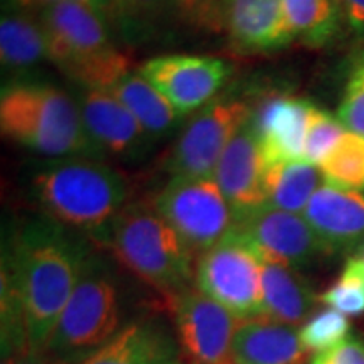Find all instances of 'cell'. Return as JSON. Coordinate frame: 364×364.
<instances>
[{
	"instance_id": "1",
	"label": "cell",
	"mask_w": 364,
	"mask_h": 364,
	"mask_svg": "<svg viewBox=\"0 0 364 364\" xmlns=\"http://www.w3.org/2000/svg\"><path fill=\"white\" fill-rule=\"evenodd\" d=\"M91 253L88 238L46 216L27 221L7 245L11 273L24 312L26 351L43 353Z\"/></svg>"
},
{
	"instance_id": "2",
	"label": "cell",
	"mask_w": 364,
	"mask_h": 364,
	"mask_svg": "<svg viewBox=\"0 0 364 364\" xmlns=\"http://www.w3.org/2000/svg\"><path fill=\"white\" fill-rule=\"evenodd\" d=\"M29 193L41 215L95 240L130 203V182L110 164L91 157L41 161Z\"/></svg>"
},
{
	"instance_id": "3",
	"label": "cell",
	"mask_w": 364,
	"mask_h": 364,
	"mask_svg": "<svg viewBox=\"0 0 364 364\" xmlns=\"http://www.w3.org/2000/svg\"><path fill=\"white\" fill-rule=\"evenodd\" d=\"M0 130L11 142L38 156L100 159L76 98L48 81L14 80L4 86Z\"/></svg>"
},
{
	"instance_id": "4",
	"label": "cell",
	"mask_w": 364,
	"mask_h": 364,
	"mask_svg": "<svg viewBox=\"0 0 364 364\" xmlns=\"http://www.w3.org/2000/svg\"><path fill=\"white\" fill-rule=\"evenodd\" d=\"M91 241L169 300L193 287L196 258L152 201H130Z\"/></svg>"
},
{
	"instance_id": "5",
	"label": "cell",
	"mask_w": 364,
	"mask_h": 364,
	"mask_svg": "<svg viewBox=\"0 0 364 364\" xmlns=\"http://www.w3.org/2000/svg\"><path fill=\"white\" fill-rule=\"evenodd\" d=\"M38 14L48 63L76 88L110 90L130 71V59L113 43L110 21L83 4L63 2Z\"/></svg>"
},
{
	"instance_id": "6",
	"label": "cell",
	"mask_w": 364,
	"mask_h": 364,
	"mask_svg": "<svg viewBox=\"0 0 364 364\" xmlns=\"http://www.w3.org/2000/svg\"><path fill=\"white\" fill-rule=\"evenodd\" d=\"M122 321L124 306L115 270L91 250L43 354L53 364H80L125 326Z\"/></svg>"
},
{
	"instance_id": "7",
	"label": "cell",
	"mask_w": 364,
	"mask_h": 364,
	"mask_svg": "<svg viewBox=\"0 0 364 364\" xmlns=\"http://www.w3.org/2000/svg\"><path fill=\"white\" fill-rule=\"evenodd\" d=\"M152 203L194 258L235 228L233 208L213 177H172Z\"/></svg>"
},
{
	"instance_id": "8",
	"label": "cell",
	"mask_w": 364,
	"mask_h": 364,
	"mask_svg": "<svg viewBox=\"0 0 364 364\" xmlns=\"http://www.w3.org/2000/svg\"><path fill=\"white\" fill-rule=\"evenodd\" d=\"M194 284L240 321L263 316L262 260L235 230L198 257Z\"/></svg>"
},
{
	"instance_id": "9",
	"label": "cell",
	"mask_w": 364,
	"mask_h": 364,
	"mask_svg": "<svg viewBox=\"0 0 364 364\" xmlns=\"http://www.w3.org/2000/svg\"><path fill=\"white\" fill-rule=\"evenodd\" d=\"M250 117L252 110L241 100L216 97L182 127L167 157V172L172 177H213L228 144Z\"/></svg>"
},
{
	"instance_id": "10",
	"label": "cell",
	"mask_w": 364,
	"mask_h": 364,
	"mask_svg": "<svg viewBox=\"0 0 364 364\" xmlns=\"http://www.w3.org/2000/svg\"><path fill=\"white\" fill-rule=\"evenodd\" d=\"M171 312L182 364H233L231 344L240 318L198 287L174 295Z\"/></svg>"
},
{
	"instance_id": "11",
	"label": "cell",
	"mask_w": 364,
	"mask_h": 364,
	"mask_svg": "<svg viewBox=\"0 0 364 364\" xmlns=\"http://www.w3.org/2000/svg\"><path fill=\"white\" fill-rule=\"evenodd\" d=\"M139 73L186 117L220 97L231 76V66L221 58L166 54L147 59Z\"/></svg>"
},
{
	"instance_id": "12",
	"label": "cell",
	"mask_w": 364,
	"mask_h": 364,
	"mask_svg": "<svg viewBox=\"0 0 364 364\" xmlns=\"http://www.w3.org/2000/svg\"><path fill=\"white\" fill-rule=\"evenodd\" d=\"M233 230L260 258L282 262L299 272L327 255L306 218L268 204L236 215Z\"/></svg>"
},
{
	"instance_id": "13",
	"label": "cell",
	"mask_w": 364,
	"mask_h": 364,
	"mask_svg": "<svg viewBox=\"0 0 364 364\" xmlns=\"http://www.w3.org/2000/svg\"><path fill=\"white\" fill-rule=\"evenodd\" d=\"M85 129L100 157H115L124 162L144 159L156 140L150 136L124 103L108 90L76 88Z\"/></svg>"
},
{
	"instance_id": "14",
	"label": "cell",
	"mask_w": 364,
	"mask_h": 364,
	"mask_svg": "<svg viewBox=\"0 0 364 364\" xmlns=\"http://www.w3.org/2000/svg\"><path fill=\"white\" fill-rule=\"evenodd\" d=\"M268 164L252 117L245 122L218 162L213 179L235 215L268 204Z\"/></svg>"
},
{
	"instance_id": "15",
	"label": "cell",
	"mask_w": 364,
	"mask_h": 364,
	"mask_svg": "<svg viewBox=\"0 0 364 364\" xmlns=\"http://www.w3.org/2000/svg\"><path fill=\"white\" fill-rule=\"evenodd\" d=\"M327 255L346 253L364 241V191L322 182L304 211Z\"/></svg>"
},
{
	"instance_id": "16",
	"label": "cell",
	"mask_w": 364,
	"mask_h": 364,
	"mask_svg": "<svg viewBox=\"0 0 364 364\" xmlns=\"http://www.w3.org/2000/svg\"><path fill=\"white\" fill-rule=\"evenodd\" d=\"M80 364H182L174 327L159 314L125 322L107 344Z\"/></svg>"
},
{
	"instance_id": "17",
	"label": "cell",
	"mask_w": 364,
	"mask_h": 364,
	"mask_svg": "<svg viewBox=\"0 0 364 364\" xmlns=\"http://www.w3.org/2000/svg\"><path fill=\"white\" fill-rule=\"evenodd\" d=\"M223 33L241 54L277 53L292 43L284 0H226Z\"/></svg>"
},
{
	"instance_id": "18",
	"label": "cell",
	"mask_w": 364,
	"mask_h": 364,
	"mask_svg": "<svg viewBox=\"0 0 364 364\" xmlns=\"http://www.w3.org/2000/svg\"><path fill=\"white\" fill-rule=\"evenodd\" d=\"M314 105L295 97L265 100L253 113V125L268 166L304 161Z\"/></svg>"
},
{
	"instance_id": "19",
	"label": "cell",
	"mask_w": 364,
	"mask_h": 364,
	"mask_svg": "<svg viewBox=\"0 0 364 364\" xmlns=\"http://www.w3.org/2000/svg\"><path fill=\"white\" fill-rule=\"evenodd\" d=\"M307 356L295 327L265 316L243 318L236 326L231 344L233 364H306Z\"/></svg>"
},
{
	"instance_id": "20",
	"label": "cell",
	"mask_w": 364,
	"mask_h": 364,
	"mask_svg": "<svg viewBox=\"0 0 364 364\" xmlns=\"http://www.w3.org/2000/svg\"><path fill=\"white\" fill-rule=\"evenodd\" d=\"M262 260L263 316L280 324L297 327L306 322L318 297L302 273L282 262Z\"/></svg>"
},
{
	"instance_id": "21",
	"label": "cell",
	"mask_w": 364,
	"mask_h": 364,
	"mask_svg": "<svg viewBox=\"0 0 364 364\" xmlns=\"http://www.w3.org/2000/svg\"><path fill=\"white\" fill-rule=\"evenodd\" d=\"M0 61L9 73L34 70L48 61V44L36 12L4 7L0 21Z\"/></svg>"
},
{
	"instance_id": "22",
	"label": "cell",
	"mask_w": 364,
	"mask_h": 364,
	"mask_svg": "<svg viewBox=\"0 0 364 364\" xmlns=\"http://www.w3.org/2000/svg\"><path fill=\"white\" fill-rule=\"evenodd\" d=\"M154 140L166 139L181 124V115L140 73L129 71L110 90Z\"/></svg>"
},
{
	"instance_id": "23",
	"label": "cell",
	"mask_w": 364,
	"mask_h": 364,
	"mask_svg": "<svg viewBox=\"0 0 364 364\" xmlns=\"http://www.w3.org/2000/svg\"><path fill=\"white\" fill-rule=\"evenodd\" d=\"M322 181L321 169L306 161L272 164L267 172L268 206L299 215L306 211Z\"/></svg>"
},
{
	"instance_id": "24",
	"label": "cell",
	"mask_w": 364,
	"mask_h": 364,
	"mask_svg": "<svg viewBox=\"0 0 364 364\" xmlns=\"http://www.w3.org/2000/svg\"><path fill=\"white\" fill-rule=\"evenodd\" d=\"M284 7L292 41L311 48L329 44L344 22L339 0H284Z\"/></svg>"
},
{
	"instance_id": "25",
	"label": "cell",
	"mask_w": 364,
	"mask_h": 364,
	"mask_svg": "<svg viewBox=\"0 0 364 364\" xmlns=\"http://www.w3.org/2000/svg\"><path fill=\"white\" fill-rule=\"evenodd\" d=\"M110 24L127 41H144L157 29L171 0H108Z\"/></svg>"
},
{
	"instance_id": "26",
	"label": "cell",
	"mask_w": 364,
	"mask_h": 364,
	"mask_svg": "<svg viewBox=\"0 0 364 364\" xmlns=\"http://www.w3.org/2000/svg\"><path fill=\"white\" fill-rule=\"evenodd\" d=\"M318 169L332 186L364 191V135L346 132Z\"/></svg>"
},
{
	"instance_id": "27",
	"label": "cell",
	"mask_w": 364,
	"mask_h": 364,
	"mask_svg": "<svg viewBox=\"0 0 364 364\" xmlns=\"http://www.w3.org/2000/svg\"><path fill=\"white\" fill-rule=\"evenodd\" d=\"M351 338V322L348 316L334 309H322L314 312L299 327V339L307 353L321 354L338 348Z\"/></svg>"
},
{
	"instance_id": "28",
	"label": "cell",
	"mask_w": 364,
	"mask_h": 364,
	"mask_svg": "<svg viewBox=\"0 0 364 364\" xmlns=\"http://www.w3.org/2000/svg\"><path fill=\"white\" fill-rule=\"evenodd\" d=\"M318 302L344 316L364 314V258H349L338 280L318 295Z\"/></svg>"
},
{
	"instance_id": "29",
	"label": "cell",
	"mask_w": 364,
	"mask_h": 364,
	"mask_svg": "<svg viewBox=\"0 0 364 364\" xmlns=\"http://www.w3.org/2000/svg\"><path fill=\"white\" fill-rule=\"evenodd\" d=\"M346 135V127L339 118L332 117L321 108H314L311 125H309L306 149H304V161L314 166H321L331 156L336 145Z\"/></svg>"
},
{
	"instance_id": "30",
	"label": "cell",
	"mask_w": 364,
	"mask_h": 364,
	"mask_svg": "<svg viewBox=\"0 0 364 364\" xmlns=\"http://www.w3.org/2000/svg\"><path fill=\"white\" fill-rule=\"evenodd\" d=\"M225 7L226 0H171L172 14L181 24L213 34L223 33Z\"/></svg>"
},
{
	"instance_id": "31",
	"label": "cell",
	"mask_w": 364,
	"mask_h": 364,
	"mask_svg": "<svg viewBox=\"0 0 364 364\" xmlns=\"http://www.w3.org/2000/svg\"><path fill=\"white\" fill-rule=\"evenodd\" d=\"M338 118L346 129L364 135V59L356 66L346 86Z\"/></svg>"
},
{
	"instance_id": "32",
	"label": "cell",
	"mask_w": 364,
	"mask_h": 364,
	"mask_svg": "<svg viewBox=\"0 0 364 364\" xmlns=\"http://www.w3.org/2000/svg\"><path fill=\"white\" fill-rule=\"evenodd\" d=\"M309 364H364V341L351 336L331 351L314 354Z\"/></svg>"
},
{
	"instance_id": "33",
	"label": "cell",
	"mask_w": 364,
	"mask_h": 364,
	"mask_svg": "<svg viewBox=\"0 0 364 364\" xmlns=\"http://www.w3.org/2000/svg\"><path fill=\"white\" fill-rule=\"evenodd\" d=\"M6 6L4 7H12L19 9V11L27 12H39L41 9L54 6V4H63V2H76L88 6L95 11L103 14L108 21H110V6H108V0H6Z\"/></svg>"
},
{
	"instance_id": "34",
	"label": "cell",
	"mask_w": 364,
	"mask_h": 364,
	"mask_svg": "<svg viewBox=\"0 0 364 364\" xmlns=\"http://www.w3.org/2000/svg\"><path fill=\"white\" fill-rule=\"evenodd\" d=\"M339 6L349 29L359 38H364V0H339Z\"/></svg>"
},
{
	"instance_id": "35",
	"label": "cell",
	"mask_w": 364,
	"mask_h": 364,
	"mask_svg": "<svg viewBox=\"0 0 364 364\" xmlns=\"http://www.w3.org/2000/svg\"><path fill=\"white\" fill-rule=\"evenodd\" d=\"M17 364H53L43 353L26 351L17 358Z\"/></svg>"
},
{
	"instance_id": "36",
	"label": "cell",
	"mask_w": 364,
	"mask_h": 364,
	"mask_svg": "<svg viewBox=\"0 0 364 364\" xmlns=\"http://www.w3.org/2000/svg\"><path fill=\"white\" fill-rule=\"evenodd\" d=\"M17 358L19 356H4L2 364H17Z\"/></svg>"
},
{
	"instance_id": "37",
	"label": "cell",
	"mask_w": 364,
	"mask_h": 364,
	"mask_svg": "<svg viewBox=\"0 0 364 364\" xmlns=\"http://www.w3.org/2000/svg\"><path fill=\"white\" fill-rule=\"evenodd\" d=\"M363 258H364V257H363Z\"/></svg>"
}]
</instances>
